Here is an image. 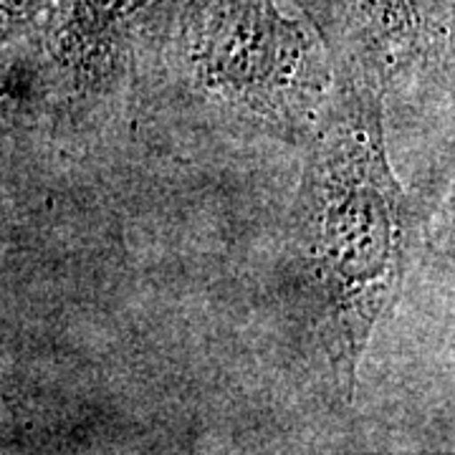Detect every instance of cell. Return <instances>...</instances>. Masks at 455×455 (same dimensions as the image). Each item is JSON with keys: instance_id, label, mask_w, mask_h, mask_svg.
<instances>
[{"instance_id": "cell-1", "label": "cell", "mask_w": 455, "mask_h": 455, "mask_svg": "<svg viewBox=\"0 0 455 455\" xmlns=\"http://www.w3.org/2000/svg\"><path fill=\"white\" fill-rule=\"evenodd\" d=\"M334 71L329 107L304 145L291 243L311 329L339 400L352 403L372 334L405 291L420 215L390 163L385 92L357 71Z\"/></svg>"}, {"instance_id": "cell-2", "label": "cell", "mask_w": 455, "mask_h": 455, "mask_svg": "<svg viewBox=\"0 0 455 455\" xmlns=\"http://www.w3.org/2000/svg\"><path fill=\"white\" fill-rule=\"evenodd\" d=\"M334 79L331 53L291 0H180L140 109L178 101L228 134L304 147Z\"/></svg>"}, {"instance_id": "cell-3", "label": "cell", "mask_w": 455, "mask_h": 455, "mask_svg": "<svg viewBox=\"0 0 455 455\" xmlns=\"http://www.w3.org/2000/svg\"><path fill=\"white\" fill-rule=\"evenodd\" d=\"M180 0H51L31 31L18 38L31 68L36 101L56 116L134 104Z\"/></svg>"}, {"instance_id": "cell-4", "label": "cell", "mask_w": 455, "mask_h": 455, "mask_svg": "<svg viewBox=\"0 0 455 455\" xmlns=\"http://www.w3.org/2000/svg\"><path fill=\"white\" fill-rule=\"evenodd\" d=\"M331 61L372 79L385 97L420 82L451 89L453 0H291Z\"/></svg>"}, {"instance_id": "cell-5", "label": "cell", "mask_w": 455, "mask_h": 455, "mask_svg": "<svg viewBox=\"0 0 455 455\" xmlns=\"http://www.w3.org/2000/svg\"><path fill=\"white\" fill-rule=\"evenodd\" d=\"M51 0H0V49L16 44L44 16Z\"/></svg>"}, {"instance_id": "cell-6", "label": "cell", "mask_w": 455, "mask_h": 455, "mask_svg": "<svg viewBox=\"0 0 455 455\" xmlns=\"http://www.w3.org/2000/svg\"><path fill=\"white\" fill-rule=\"evenodd\" d=\"M0 114H3V112H0Z\"/></svg>"}]
</instances>
